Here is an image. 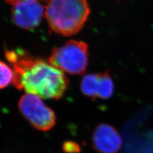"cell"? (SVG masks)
<instances>
[{
	"instance_id": "6da1fadb",
	"label": "cell",
	"mask_w": 153,
	"mask_h": 153,
	"mask_svg": "<svg viewBox=\"0 0 153 153\" xmlns=\"http://www.w3.org/2000/svg\"><path fill=\"white\" fill-rule=\"evenodd\" d=\"M5 56L12 65L13 83L17 89L44 99L63 97L69 80L61 70L22 49L7 50Z\"/></svg>"
},
{
	"instance_id": "7a4b0ae2",
	"label": "cell",
	"mask_w": 153,
	"mask_h": 153,
	"mask_svg": "<svg viewBox=\"0 0 153 153\" xmlns=\"http://www.w3.org/2000/svg\"><path fill=\"white\" fill-rule=\"evenodd\" d=\"M90 13L87 0H49L45 16L51 30L63 36L80 31Z\"/></svg>"
},
{
	"instance_id": "3957f363",
	"label": "cell",
	"mask_w": 153,
	"mask_h": 153,
	"mask_svg": "<svg viewBox=\"0 0 153 153\" xmlns=\"http://www.w3.org/2000/svg\"><path fill=\"white\" fill-rule=\"evenodd\" d=\"M88 46L85 42L70 40L52 50L49 63L56 68L73 75L85 73L88 65Z\"/></svg>"
},
{
	"instance_id": "277c9868",
	"label": "cell",
	"mask_w": 153,
	"mask_h": 153,
	"mask_svg": "<svg viewBox=\"0 0 153 153\" xmlns=\"http://www.w3.org/2000/svg\"><path fill=\"white\" fill-rule=\"evenodd\" d=\"M18 107L22 116L36 130L47 131L55 126L56 117L54 111L37 96L29 93L23 95L19 100Z\"/></svg>"
},
{
	"instance_id": "5b68a950",
	"label": "cell",
	"mask_w": 153,
	"mask_h": 153,
	"mask_svg": "<svg viewBox=\"0 0 153 153\" xmlns=\"http://www.w3.org/2000/svg\"><path fill=\"white\" fill-rule=\"evenodd\" d=\"M44 13L40 0H19L13 4L12 19L19 27L31 30L40 25Z\"/></svg>"
},
{
	"instance_id": "8992f818",
	"label": "cell",
	"mask_w": 153,
	"mask_h": 153,
	"mask_svg": "<svg viewBox=\"0 0 153 153\" xmlns=\"http://www.w3.org/2000/svg\"><path fill=\"white\" fill-rule=\"evenodd\" d=\"M80 89L86 97L93 99L107 100L113 95L114 84L108 71L103 74H88L82 78Z\"/></svg>"
},
{
	"instance_id": "52a82bcc",
	"label": "cell",
	"mask_w": 153,
	"mask_h": 153,
	"mask_svg": "<svg viewBox=\"0 0 153 153\" xmlns=\"http://www.w3.org/2000/svg\"><path fill=\"white\" fill-rule=\"evenodd\" d=\"M93 146L98 153H117L121 149L122 139L116 129L108 124H100L93 134Z\"/></svg>"
},
{
	"instance_id": "ba28073f",
	"label": "cell",
	"mask_w": 153,
	"mask_h": 153,
	"mask_svg": "<svg viewBox=\"0 0 153 153\" xmlns=\"http://www.w3.org/2000/svg\"><path fill=\"white\" fill-rule=\"evenodd\" d=\"M13 79V71L5 63L0 61V89L8 86Z\"/></svg>"
},
{
	"instance_id": "9c48e42d",
	"label": "cell",
	"mask_w": 153,
	"mask_h": 153,
	"mask_svg": "<svg viewBox=\"0 0 153 153\" xmlns=\"http://www.w3.org/2000/svg\"><path fill=\"white\" fill-rule=\"evenodd\" d=\"M63 150L66 153L79 152L80 147L77 143L74 142H66L63 145Z\"/></svg>"
},
{
	"instance_id": "30bf717a",
	"label": "cell",
	"mask_w": 153,
	"mask_h": 153,
	"mask_svg": "<svg viewBox=\"0 0 153 153\" xmlns=\"http://www.w3.org/2000/svg\"><path fill=\"white\" fill-rule=\"evenodd\" d=\"M4 1H5L7 3L12 4V5H13L14 3H16L17 1H18L19 0H4ZM40 1H47V2L48 1H49V0H40Z\"/></svg>"
}]
</instances>
